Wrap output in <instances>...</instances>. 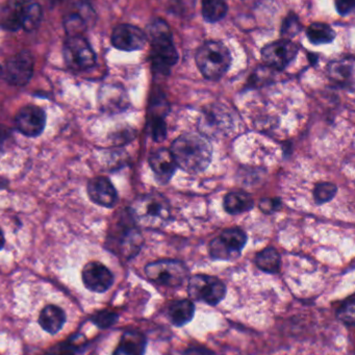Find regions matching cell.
Instances as JSON below:
<instances>
[{
	"mask_svg": "<svg viewBox=\"0 0 355 355\" xmlns=\"http://www.w3.org/2000/svg\"><path fill=\"white\" fill-rule=\"evenodd\" d=\"M178 168L190 174H198L207 170L211 162L213 149L205 136L184 134L178 137L171 145Z\"/></svg>",
	"mask_w": 355,
	"mask_h": 355,
	"instance_id": "obj_1",
	"label": "cell"
},
{
	"mask_svg": "<svg viewBox=\"0 0 355 355\" xmlns=\"http://www.w3.org/2000/svg\"><path fill=\"white\" fill-rule=\"evenodd\" d=\"M147 34L151 40V67L155 73L168 76L180 58L174 46L171 30L167 22L155 18L149 24Z\"/></svg>",
	"mask_w": 355,
	"mask_h": 355,
	"instance_id": "obj_2",
	"label": "cell"
},
{
	"mask_svg": "<svg viewBox=\"0 0 355 355\" xmlns=\"http://www.w3.org/2000/svg\"><path fill=\"white\" fill-rule=\"evenodd\" d=\"M137 226L141 227H163L171 218V205L164 195L153 192L135 199L128 209Z\"/></svg>",
	"mask_w": 355,
	"mask_h": 355,
	"instance_id": "obj_3",
	"label": "cell"
},
{
	"mask_svg": "<svg viewBox=\"0 0 355 355\" xmlns=\"http://www.w3.org/2000/svg\"><path fill=\"white\" fill-rule=\"evenodd\" d=\"M232 63L230 49L219 41H209L197 51V67L207 80H218L223 78Z\"/></svg>",
	"mask_w": 355,
	"mask_h": 355,
	"instance_id": "obj_4",
	"label": "cell"
},
{
	"mask_svg": "<svg viewBox=\"0 0 355 355\" xmlns=\"http://www.w3.org/2000/svg\"><path fill=\"white\" fill-rule=\"evenodd\" d=\"M142 243L140 230L128 211L126 215L119 218L107 238V244L111 251L125 259L136 257L142 247Z\"/></svg>",
	"mask_w": 355,
	"mask_h": 355,
	"instance_id": "obj_5",
	"label": "cell"
},
{
	"mask_svg": "<svg viewBox=\"0 0 355 355\" xmlns=\"http://www.w3.org/2000/svg\"><path fill=\"white\" fill-rule=\"evenodd\" d=\"M149 280L167 288H180L189 279V269L182 261L176 259H161L145 267Z\"/></svg>",
	"mask_w": 355,
	"mask_h": 355,
	"instance_id": "obj_6",
	"label": "cell"
},
{
	"mask_svg": "<svg viewBox=\"0 0 355 355\" xmlns=\"http://www.w3.org/2000/svg\"><path fill=\"white\" fill-rule=\"evenodd\" d=\"M225 284L219 278L198 274L189 279L188 294L191 298L209 305H217L226 296Z\"/></svg>",
	"mask_w": 355,
	"mask_h": 355,
	"instance_id": "obj_7",
	"label": "cell"
},
{
	"mask_svg": "<svg viewBox=\"0 0 355 355\" xmlns=\"http://www.w3.org/2000/svg\"><path fill=\"white\" fill-rule=\"evenodd\" d=\"M247 243V236L240 228H227L209 244V253L217 261H232L240 257Z\"/></svg>",
	"mask_w": 355,
	"mask_h": 355,
	"instance_id": "obj_8",
	"label": "cell"
},
{
	"mask_svg": "<svg viewBox=\"0 0 355 355\" xmlns=\"http://www.w3.org/2000/svg\"><path fill=\"white\" fill-rule=\"evenodd\" d=\"M65 63L74 71L91 69L96 64V55L84 36L68 37L63 47Z\"/></svg>",
	"mask_w": 355,
	"mask_h": 355,
	"instance_id": "obj_9",
	"label": "cell"
},
{
	"mask_svg": "<svg viewBox=\"0 0 355 355\" xmlns=\"http://www.w3.org/2000/svg\"><path fill=\"white\" fill-rule=\"evenodd\" d=\"M34 68L35 61L32 53L28 51H20L6 64V80L12 86H26L33 78Z\"/></svg>",
	"mask_w": 355,
	"mask_h": 355,
	"instance_id": "obj_10",
	"label": "cell"
},
{
	"mask_svg": "<svg viewBox=\"0 0 355 355\" xmlns=\"http://www.w3.org/2000/svg\"><path fill=\"white\" fill-rule=\"evenodd\" d=\"M298 55V47L290 40L276 41L266 45L261 51L263 63L272 69H286Z\"/></svg>",
	"mask_w": 355,
	"mask_h": 355,
	"instance_id": "obj_11",
	"label": "cell"
},
{
	"mask_svg": "<svg viewBox=\"0 0 355 355\" xmlns=\"http://www.w3.org/2000/svg\"><path fill=\"white\" fill-rule=\"evenodd\" d=\"M17 130L24 136L35 138L40 136L46 125V114L37 105H26L20 109L15 118Z\"/></svg>",
	"mask_w": 355,
	"mask_h": 355,
	"instance_id": "obj_12",
	"label": "cell"
},
{
	"mask_svg": "<svg viewBox=\"0 0 355 355\" xmlns=\"http://www.w3.org/2000/svg\"><path fill=\"white\" fill-rule=\"evenodd\" d=\"M111 41L113 46L119 51H137L145 46L147 36L137 26L132 24H120L114 28Z\"/></svg>",
	"mask_w": 355,
	"mask_h": 355,
	"instance_id": "obj_13",
	"label": "cell"
},
{
	"mask_svg": "<svg viewBox=\"0 0 355 355\" xmlns=\"http://www.w3.org/2000/svg\"><path fill=\"white\" fill-rule=\"evenodd\" d=\"M82 277L85 286L94 293L107 292L114 284L113 273L99 261L87 263L83 269Z\"/></svg>",
	"mask_w": 355,
	"mask_h": 355,
	"instance_id": "obj_14",
	"label": "cell"
},
{
	"mask_svg": "<svg viewBox=\"0 0 355 355\" xmlns=\"http://www.w3.org/2000/svg\"><path fill=\"white\" fill-rule=\"evenodd\" d=\"M87 191H88L89 198L95 205L111 209L117 203L118 193L109 178L103 176L93 178L89 182Z\"/></svg>",
	"mask_w": 355,
	"mask_h": 355,
	"instance_id": "obj_15",
	"label": "cell"
},
{
	"mask_svg": "<svg viewBox=\"0 0 355 355\" xmlns=\"http://www.w3.org/2000/svg\"><path fill=\"white\" fill-rule=\"evenodd\" d=\"M149 165L161 184L169 182L178 170L173 155L166 148L159 149L151 153L149 157Z\"/></svg>",
	"mask_w": 355,
	"mask_h": 355,
	"instance_id": "obj_16",
	"label": "cell"
},
{
	"mask_svg": "<svg viewBox=\"0 0 355 355\" xmlns=\"http://www.w3.org/2000/svg\"><path fill=\"white\" fill-rule=\"evenodd\" d=\"M328 76L332 82L345 89L353 91L354 83V61L353 59H340L332 61L328 65Z\"/></svg>",
	"mask_w": 355,
	"mask_h": 355,
	"instance_id": "obj_17",
	"label": "cell"
},
{
	"mask_svg": "<svg viewBox=\"0 0 355 355\" xmlns=\"http://www.w3.org/2000/svg\"><path fill=\"white\" fill-rule=\"evenodd\" d=\"M146 347L147 338L142 332L128 330L122 334L113 355H144Z\"/></svg>",
	"mask_w": 355,
	"mask_h": 355,
	"instance_id": "obj_18",
	"label": "cell"
},
{
	"mask_svg": "<svg viewBox=\"0 0 355 355\" xmlns=\"http://www.w3.org/2000/svg\"><path fill=\"white\" fill-rule=\"evenodd\" d=\"M65 323V311L57 305H47L42 309L39 317V324L42 329L51 334H58Z\"/></svg>",
	"mask_w": 355,
	"mask_h": 355,
	"instance_id": "obj_19",
	"label": "cell"
},
{
	"mask_svg": "<svg viewBox=\"0 0 355 355\" xmlns=\"http://www.w3.org/2000/svg\"><path fill=\"white\" fill-rule=\"evenodd\" d=\"M195 315V304L189 299L174 301L168 309V317L176 327L190 323Z\"/></svg>",
	"mask_w": 355,
	"mask_h": 355,
	"instance_id": "obj_20",
	"label": "cell"
},
{
	"mask_svg": "<svg viewBox=\"0 0 355 355\" xmlns=\"http://www.w3.org/2000/svg\"><path fill=\"white\" fill-rule=\"evenodd\" d=\"M20 26L26 32H33L40 26L43 18L42 8L36 3H18Z\"/></svg>",
	"mask_w": 355,
	"mask_h": 355,
	"instance_id": "obj_21",
	"label": "cell"
},
{
	"mask_svg": "<svg viewBox=\"0 0 355 355\" xmlns=\"http://www.w3.org/2000/svg\"><path fill=\"white\" fill-rule=\"evenodd\" d=\"M224 209L230 215H240L251 211L254 207V201L250 195L245 192H230L224 197Z\"/></svg>",
	"mask_w": 355,
	"mask_h": 355,
	"instance_id": "obj_22",
	"label": "cell"
},
{
	"mask_svg": "<svg viewBox=\"0 0 355 355\" xmlns=\"http://www.w3.org/2000/svg\"><path fill=\"white\" fill-rule=\"evenodd\" d=\"M89 11H91V8H78V11L66 16L64 26L69 37L83 36L86 32L89 20H91L87 17Z\"/></svg>",
	"mask_w": 355,
	"mask_h": 355,
	"instance_id": "obj_23",
	"label": "cell"
},
{
	"mask_svg": "<svg viewBox=\"0 0 355 355\" xmlns=\"http://www.w3.org/2000/svg\"><path fill=\"white\" fill-rule=\"evenodd\" d=\"M255 265L266 273L277 274L280 271L282 259L279 252L273 247H268L255 255Z\"/></svg>",
	"mask_w": 355,
	"mask_h": 355,
	"instance_id": "obj_24",
	"label": "cell"
},
{
	"mask_svg": "<svg viewBox=\"0 0 355 355\" xmlns=\"http://www.w3.org/2000/svg\"><path fill=\"white\" fill-rule=\"evenodd\" d=\"M306 36L311 44H329L336 39V32L328 24L315 22L307 28Z\"/></svg>",
	"mask_w": 355,
	"mask_h": 355,
	"instance_id": "obj_25",
	"label": "cell"
},
{
	"mask_svg": "<svg viewBox=\"0 0 355 355\" xmlns=\"http://www.w3.org/2000/svg\"><path fill=\"white\" fill-rule=\"evenodd\" d=\"M228 12L227 3L220 0H207L202 3L203 19L209 24H216L225 17Z\"/></svg>",
	"mask_w": 355,
	"mask_h": 355,
	"instance_id": "obj_26",
	"label": "cell"
},
{
	"mask_svg": "<svg viewBox=\"0 0 355 355\" xmlns=\"http://www.w3.org/2000/svg\"><path fill=\"white\" fill-rule=\"evenodd\" d=\"M338 192V187L331 182H320L313 189V200L318 205L329 202Z\"/></svg>",
	"mask_w": 355,
	"mask_h": 355,
	"instance_id": "obj_27",
	"label": "cell"
},
{
	"mask_svg": "<svg viewBox=\"0 0 355 355\" xmlns=\"http://www.w3.org/2000/svg\"><path fill=\"white\" fill-rule=\"evenodd\" d=\"M116 87H103L101 90V103L103 111H113V110H119L123 103L116 101V96L121 94Z\"/></svg>",
	"mask_w": 355,
	"mask_h": 355,
	"instance_id": "obj_28",
	"label": "cell"
},
{
	"mask_svg": "<svg viewBox=\"0 0 355 355\" xmlns=\"http://www.w3.org/2000/svg\"><path fill=\"white\" fill-rule=\"evenodd\" d=\"M149 126H150V134L153 140L157 143L163 142L167 137L165 117L163 115H159L157 112H155V113L151 114Z\"/></svg>",
	"mask_w": 355,
	"mask_h": 355,
	"instance_id": "obj_29",
	"label": "cell"
},
{
	"mask_svg": "<svg viewBox=\"0 0 355 355\" xmlns=\"http://www.w3.org/2000/svg\"><path fill=\"white\" fill-rule=\"evenodd\" d=\"M301 30H302V26H301L298 16L290 13L282 22L280 33H282L284 40H288V38L297 36L301 32Z\"/></svg>",
	"mask_w": 355,
	"mask_h": 355,
	"instance_id": "obj_30",
	"label": "cell"
},
{
	"mask_svg": "<svg viewBox=\"0 0 355 355\" xmlns=\"http://www.w3.org/2000/svg\"><path fill=\"white\" fill-rule=\"evenodd\" d=\"M338 318L346 325L352 326L354 324V297H349L340 305L338 311Z\"/></svg>",
	"mask_w": 355,
	"mask_h": 355,
	"instance_id": "obj_31",
	"label": "cell"
},
{
	"mask_svg": "<svg viewBox=\"0 0 355 355\" xmlns=\"http://www.w3.org/2000/svg\"><path fill=\"white\" fill-rule=\"evenodd\" d=\"M118 319H119V315L117 313L110 311H101L93 315L92 322L97 327L107 329V328L115 325Z\"/></svg>",
	"mask_w": 355,
	"mask_h": 355,
	"instance_id": "obj_32",
	"label": "cell"
},
{
	"mask_svg": "<svg viewBox=\"0 0 355 355\" xmlns=\"http://www.w3.org/2000/svg\"><path fill=\"white\" fill-rule=\"evenodd\" d=\"M282 201L280 198H263L259 202V209L263 213L273 214L279 211Z\"/></svg>",
	"mask_w": 355,
	"mask_h": 355,
	"instance_id": "obj_33",
	"label": "cell"
},
{
	"mask_svg": "<svg viewBox=\"0 0 355 355\" xmlns=\"http://www.w3.org/2000/svg\"><path fill=\"white\" fill-rule=\"evenodd\" d=\"M354 7V1H338L336 3V11L340 16L348 15L353 11Z\"/></svg>",
	"mask_w": 355,
	"mask_h": 355,
	"instance_id": "obj_34",
	"label": "cell"
},
{
	"mask_svg": "<svg viewBox=\"0 0 355 355\" xmlns=\"http://www.w3.org/2000/svg\"><path fill=\"white\" fill-rule=\"evenodd\" d=\"M184 355H216L214 351L205 347H192V348L187 349L184 352Z\"/></svg>",
	"mask_w": 355,
	"mask_h": 355,
	"instance_id": "obj_35",
	"label": "cell"
},
{
	"mask_svg": "<svg viewBox=\"0 0 355 355\" xmlns=\"http://www.w3.org/2000/svg\"><path fill=\"white\" fill-rule=\"evenodd\" d=\"M10 136H11V132L3 126H0V142H6L10 138Z\"/></svg>",
	"mask_w": 355,
	"mask_h": 355,
	"instance_id": "obj_36",
	"label": "cell"
},
{
	"mask_svg": "<svg viewBox=\"0 0 355 355\" xmlns=\"http://www.w3.org/2000/svg\"><path fill=\"white\" fill-rule=\"evenodd\" d=\"M5 234H3V230L0 228V250L3 248V246H5Z\"/></svg>",
	"mask_w": 355,
	"mask_h": 355,
	"instance_id": "obj_37",
	"label": "cell"
},
{
	"mask_svg": "<svg viewBox=\"0 0 355 355\" xmlns=\"http://www.w3.org/2000/svg\"><path fill=\"white\" fill-rule=\"evenodd\" d=\"M61 355H74L72 352H64L63 354Z\"/></svg>",
	"mask_w": 355,
	"mask_h": 355,
	"instance_id": "obj_38",
	"label": "cell"
},
{
	"mask_svg": "<svg viewBox=\"0 0 355 355\" xmlns=\"http://www.w3.org/2000/svg\"><path fill=\"white\" fill-rule=\"evenodd\" d=\"M3 74V68H1V66H0V76Z\"/></svg>",
	"mask_w": 355,
	"mask_h": 355,
	"instance_id": "obj_39",
	"label": "cell"
}]
</instances>
